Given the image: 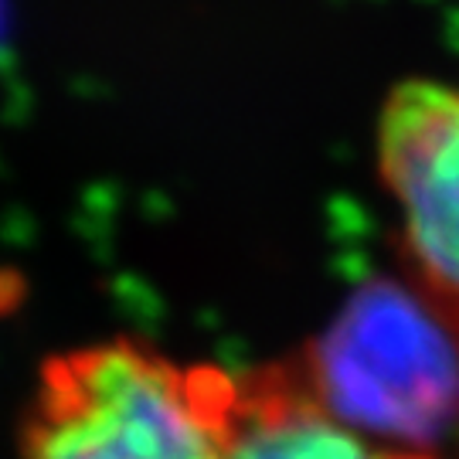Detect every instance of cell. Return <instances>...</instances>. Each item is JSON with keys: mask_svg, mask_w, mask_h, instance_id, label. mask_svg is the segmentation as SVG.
<instances>
[{"mask_svg": "<svg viewBox=\"0 0 459 459\" xmlns=\"http://www.w3.org/2000/svg\"><path fill=\"white\" fill-rule=\"evenodd\" d=\"M238 377L130 341L45 364L24 459H225Z\"/></svg>", "mask_w": 459, "mask_h": 459, "instance_id": "obj_1", "label": "cell"}, {"mask_svg": "<svg viewBox=\"0 0 459 459\" xmlns=\"http://www.w3.org/2000/svg\"><path fill=\"white\" fill-rule=\"evenodd\" d=\"M377 164L422 296L459 327V82L398 85L377 123Z\"/></svg>", "mask_w": 459, "mask_h": 459, "instance_id": "obj_3", "label": "cell"}, {"mask_svg": "<svg viewBox=\"0 0 459 459\" xmlns=\"http://www.w3.org/2000/svg\"><path fill=\"white\" fill-rule=\"evenodd\" d=\"M307 377L333 415L405 453L439 439L459 411V354L446 320L388 286L347 307Z\"/></svg>", "mask_w": 459, "mask_h": 459, "instance_id": "obj_2", "label": "cell"}, {"mask_svg": "<svg viewBox=\"0 0 459 459\" xmlns=\"http://www.w3.org/2000/svg\"><path fill=\"white\" fill-rule=\"evenodd\" d=\"M225 459H432L377 443L324 405L307 371L238 377Z\"/></svg>", "mask_w": 459, "mask_h": 459, "instance_id": "obj_4", "label": "cell"}]
</instances>
